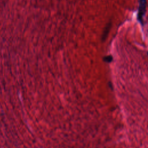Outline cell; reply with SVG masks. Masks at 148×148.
<instances>
[{
  "instance_id": "6da1fadb",
  "label": "cell",
  "mask_w": 148,
  "mask_h": 148,
  "mask_svg": "<svg viewBox=\"0 0 148 148\" xmlns=\"http://www.w3.org/2000/svg\"><path fill=\"white\" fill-rule=\"evenodd\" d=\"M146 0H139L138 19L141 23L143 22V18L146 11Z\"/></svg>"
},
{
  "instance_id": "7a4b0ae2",
  "label": "cell",
  "mask_w": 148,
  "mask_h": 148,
  "mask_svg": "<svg viewBox=\"0 0 148 148\" xmlns=\"http://www.w3.org/2000/svg\"><path fill=\"white\" fill-rule=\"evenodd\" d=\"M104 60H105V62H106L107 63H110L112 60V57L110 56H107L104 58Z\"/></svg>"
},
{
  "instance_id": "3957f363",
  "label": "cell",
  "mask_w": 148,
  "mask_h": 148,
  "mask_svg": "<svg viewBox=\"0 0 148 148\" xmlns=\"http://www.w3.org/2000/svg\"><path fill=\"white\" fill-rule=\"evenodd\" d=\"M147 55H148V53H147Z\"/></svg>"
}]
</instances>
